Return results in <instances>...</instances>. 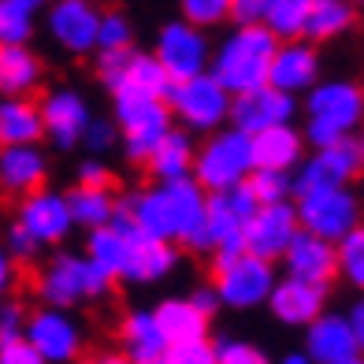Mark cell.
I'll use <instances>...</instances> for the list:
<instances>
[{"mask_svg":"<svg viewBox=\"0 0 364 364\" xmlns=\"http://www.w3.org/2000/svg\"><path fill=\"white\" fill-rule=\"evenodd\" d=\"M4 250H8V257H15V260H34V257L41 253V242L30 235L19 220H11V227L4 230Z\"/></svg>","mask_w":364,"mask_h":364,"instance_id":"40","label":"cell"},{"mask_svg":"<svg viewBox=\"0 0 364 364\" xmlns=\"http://www.w3.org/2000/svg\"><path fill=\"white\" fill-rule=\"evenodd\" d=\"M156 316L164 323V331L175 342H193V338H208V312L193 301V297H168L156 305Z\"/></svg>","mask_w":364,"mask_h":364,"instance_id":"29","label":"cell"},{"mask_svg":"<svg viewBox=\"0 0 364 364\" xmlns=\"http://www.w3.org/2000/svg\"><path fill=\"white\" fill-rule=\"evenodd\" d=\"M264 8H268V0H230V23L235 26L264 23Z\"/></svg>","mask_w":364,"mask_h":364,"instance_id":"44","label":"cell"},{"mask_svg":"<svg viewBox=\"0 0 364 364\" xmlns=\"http://www.w3.org/2000/svg\"><path fill=\"white\" fill-rule=\"evenodd\" d=\"M101 48H134V26H130V19L123 11H105L97 53H101Z\"/></svg>","mask_w":364,"mask_h":364,"instance_id":"38","label":"cell"},{"mask_svg":"<svg viewBox=\"0 0 364 364\" xmlns=\"http://www.w3.org/2000/svg\"><path fill=\"white\" fill-rule=\"evenodd\" d=\"M41 115H45V138L56 149H75L86 138V127L93 119V112L86 105V97L75 90H53L41 97Z\"/></svg>","mask_w":364,"mask_h":364,"instance_id":"19","label":"cell"},{"mask_svg":"<svg viewBox=\"0 0 364 364\" xmlns=\"http://www.w3.org/2000/svg\"><path fill=\"white\" fill-rule=\"evenodd\" d=\"M45 138V115L41 105L23 97H4L0 105V141L4 145H38Z\"/></svg>","mask_w":364,"mask_h":364,"instance_id":"27","label":"cell"},{"mask_svg":"<svg viewBox=\"0 0 364 364\" xmlns=\"http://www.w3.org/2000/svg\"><path fill=\"white\" fill-rule=\"evenodd\" d=\"M297 230H301V216H297L294 201L260 205L250 216V223H245V250H253L268 260H283Z\"/></svg>","mask_w":364,"mask_h":364,"instance_id":"14","label":"cell"},{"mask_svg":"<svg viewBox=\"0 0 364 364\" xmlns=\"http://www.w3.org/2000/svg\"><path fill=\"white\" fill-rule=\"evenodd\" d=\"M297 115V101L294 93L279 90L275 82H264V86H253L245 93H235V108H230V123L250 130V134H260L268 127L279 123H294Z\"/></svg>","mask_w":364,"mask_h":364,"instance_id":"15","label":"cell"},{"mask_svg":"<svg viewBox=\"0 0 364 364\" xmlns=\"http://www.w3.org/2000/svg\"><path fill=\"white\" fill-rule=\"evenodd\" d=\"M112 283L115 279L90 253H56L38 275V297L41 305L75 309L82 301L105 297Z\"/></svg>","mask_w":364,"mask_h":364,"instance_id":"5","label":"cell"},{"mask_svg":"<svg viewBox=\"0 0 364 364\" xmlns=\"http://www.w3.org/2000/svg\"><path fill=\"white\" fill-rule=\"evenodd\" d=\"M287 268V275H297V279H309V283H320V287H331V279L338 275V242H331L316 230H297L290 250L279 260Z\"/></svg>","mask_w":364,"mask_h":364,"instance_id":"18","label":"cell"},{"mask_svg":"<svg viewBox=\"0 0 364 364\" xmlns=\"http://www.w3.org/2000/svg\"><path fill=\"white\" fill-rule=\"evenodd\" d=\"M216 364H264V353L242 338H220L216 342Z\"/></svg>","mask_w":364,"mask_h":364,"instance_id":"42","label":"cell"},{"mask_svg":"<svg viewBox=\"0 0 364 364\" xmlns=\"http://www.w3.org/2000/svg\"><path fill=\"white\" fill-rule=\"evenodd\" d=\"M305 115H309L305 138L312 149L346 141L357 130H364V90L346 78L316 82L305 93Z\"/></svg>","mask_w":364,"mask_h":364,"instance_id":"3","label":"cell"},{"mask_svg":"<svg viewBox=\"0 0 364 364\" xmlns=\"http://www.w3.org/2000/svg\"><path fill=\"white\" fill-rule=\"evenodd\" d=\"M338 279L364 294V223H357L338 242Z\"/></svg>","mask_w":364,"mask_h":364,"instance_id":"34","label":"cell"},{"mask_svg":"<svg viewBox=\"0 0 364 364\" xmlns=\"http://www.w3.org/2000/svg\"><path fill=\"white\" fill-rule=\"evenodd\" d=\"M78 182L82 186H112V171L101 164V156H90V160H82L78 164Z\"/></svg>","mask_w":364,"mask_h":364,"instance_id":"46","label":"cell"},{"mask_svg":"<svg viewBox=\"0 0 364 364\" xmlns=\"http://www.w3.org/2000/svg\"><path fill=\"white\" fill-rule=\"evenodd\" d=\"M119 205L145 235L178 242L193 253H208V245H205L208 190L193 175L175 178V182H153V186H145V190H134Z\"/></svg>","mask_w":364,"mask_h":364,"instance_id":"1","label":"cell"},{"mask_svg":"<svg viewBox=\"0 0 364 364\" xmlns=\"http://www.w3.org/2000/svg\"><path fill=\"white\" fill-rule=\"evenodd\" d=\"M19 4H30L34 11H41V8H48V4H53V0H19Z\"/></svg>","mask_w":364,"mask_h":364,"instance_id":"50","label":"cell"},{"mask_svg":"<svg viewBox=\"0 0 364 364\" xmlns=\"http://www.w3.org/2000/svg\"><path fill=\"white\" fill-rule=\"evenodd\" d=\"M153 53L160 56V63L168 68L175 82L193 78L212 68V45L205 38V26H197L190 19H175L168 26H160Z\"/></svg>","mask_w":364,"mask_h":364,"instance_id":"11","label":"cell"},{"mask_svg":"<svg viewBox=\"0 0 364 364\" xmlns=\"http://www.w3.org/2000/svg\"><path fill=\"white\" fill-rule=\"evenodd\" d=\"M323 305H327V287L297 279V275H283L268 297L272 316L287 327H309L312 320L323 316Z\"/></svg>","mask_w":364,"mask_h":364,"instance_id":"20","label":"cell"},{"mask_svg":"<svg viewBox=\"0 0 364 364\" xmlns=\"http://www.w3.org/2000/svg\"><path fill=\"white\" fill-rule=\"evenodd\" d=\"M168 105L175 112V123L178 127L193 130V134H212V130H220V127L230 123L235 93H230L212 71H201V75H193V78L171 82Z\"/></svg>","mask_w":364,"mask_h":364,"instance_id":"6","label":"cell"},{"mask_svg":"<svg viewBox=\"0 0 364 364\" xmlns=\"http://www.w3.org/2000/svg\"><path fill=\"white\" fill-rule=\"evenodd\" d=\"M190 297H193V301H197V305H201V309L208 312V316H216V312H220V305H223V297H220L216 283H212V287H197Z\"/></svg>","mask_w":364,"mask_h":364,"instance_id":"47","label":"cell"},{"mask_svg":"<svg viewBox=\"0 0 364 364\" xmlns=\"http://www.w3.org/2000/svg\"><path fill=\"white\" fill-rule=\"evenodd\" d=\"M360 149H364V130H360Z\"/></svg>","mask_w":364,"mask_h":364,"instance_id":"51","label":"cell"},{"mask_svg":"<svg viewBox=\"0 0 364 364\" xmlns=\"http://www.w3.org/2000/svg\"><path fill=\"white\" fill-rule=\"evenodd\" d=\"M68 201H71V216H75V227L82 230H97V227H105L115 220V212H119V201L112 197L108 186H78L68 193Z\"/></svg>","mask_w":364,"mask_h":364,"instance_id":"31","label":"cell"},{"mask_svg":"<svg viewBox=\"0 0 364 364\" xmlns=\"http://www.w3.org/2000/svg\"><path fill=\"white\" fill-rule=\"evenodd\" d=\"M250 186L257 190L260 205L290 201V197H294V171H279V168H257V171L250 175Z\"/></svg>","mask_w":364,"mask_h":364,"instance_id":"36","label":"cell"},{"mask_svg":"<svg viewBox=\"0 0 364 364\" xmlns=\"http://www.w3.org/2000/svg\"><path fill=\"white\" fill-rule=\"evenodd\" d=\"M178 8H182V19H190L205 30L230 19V0H178Z\"/></svg>","mask_w":364,"mask_h":364,"instance_id":"37","label":"cell"},{"mask_svg":"<svg viewBox=\"0 0 364 364\" xmlns=\"http://www.w3.org/2000/svg\"><path fill=\"white\" fill-rule=\"evenodd\" d=\"M190 134H193V130L178 127V130H171V134L153 149V156L145 160L153 182H175V178H190L193 175L197 145L190 141Z\"/></svg>","mask_w":364,"mask_h":364,"instance_id":"26","label":"cell"},{"mask_svg":"<svg viewBox=\"0 0 364 364\" xmlns=\"http://www.w3.org/2000/svg\"><path fill=\"white\" fill-rule=\"evenodd\" d=\"M279 53V34H272L264 23L235 26L212 53V75H216L230 93H245L253 86L272 82V60Z\"/></svg>","mask_w":364,"mask_h":364,"instance_id":"2","label":"cell"},{"mask_svg":"<svg viewBox=\"0 0 364 364\" xmlns=\"http://www.w3.org/2000/svg\"><path fill=\"white\" fill-rule=\"evenodd\" d=\"M272 82L287 93H309L320 82V56L312 48V38L279 41V53L272 60Z\"/></svg>","mask_w":364,"mask_h":364,"instance_id":"22","label":"cell"},{"mask_svg":"<svg viewBox=\"0 0 364 364\" xmlns=\"http://www.w3.org/2000/svg\"><path fill=\"white\" fill-rule=\"evenodd\" d=\"M34 38V8L19 0H0V45H26Z\"/></svg>","mask_w":364,"mask_h":364,"instance_id":"35","label":"cell"},{"mask_svg":"<svg viewBox=\"0 0 364 364\" xmlns=\"http://www.w3.org/2000/svg\"><path fill=\"white\" fill-rule=\"evenodd\" d=\"M257 171V153H253V134L242 127H220L197 145L193 160V178L201 182L208 193H223L238 186Z\"/></svg>","mask_w":364,"mask_h":364,"instance_id":"4","label":"cell"},{"mask_svg":"<svg viewBox=\"0 0 364 364\" xmlns=\"http://www.w3.org/2000/svg\"><path fill=\"white\" fill-rule=\"evenodd\" d=\"M101 19L105 11H97L93 0H53L45 8V30L63 53L86 56L97 53V38H101Z\"/></svg>","mask_w":364,"mask_h":364,"instance_id":"12","label":"cell"},{"mask_svg":"<svg viewBox=\"0 0 364 364\" xmlns=\"http://www.w3.org/2000/svg\"><path fill=\"white\" fill-rule=\"evenodd\" d=\"M168 364H216V342L193 338V342H175Z\"/></svg>","mask_w":364,"mask_h":364,"instance_id":"39","label":"cell"},{"mask_svg":"<svg viewBox=\"0 0 364 364\" xmlns=\"http://www.w3.org/2000/svg\"><path fill=\"white\" fill-rule=\"evenodd\" d=\"M119 346L130 364H168L171 335L164 331L156 309H134L119 327Z\"/></svg>","mask_w":364,"mask_h":364,"instance_id":"21","label":"cell"},{"mask_svg":"<svg viewBox=\"0 0 364 364\" xmlns=\"http://www.w3.org/2000/svg\"><path fill=\"white\" fill-rule=\"evenodd\" d=\"M11 260H15V257H4V260H0V287H8L11 279H15V268H11Z\"/></svg>","mask_w":364,"mask_h":364,"instance_id":"49","label":"cell"},{"mask_svg":"<svg viewBox=\"0 0 364 364\" xmlns=\"http://www.w3.org/2000/svg\"><path fill=\"white\" fill-rule=\"evenodd\" d=\"M175 260H178L175 242L153 238V235H145V230H134L123 279L127 283H160V279H168L175 272Z\"/></svg>","mask_w":364,"mask_h":364,"instance_id":"24","label":"cell"},{"mask_svg":"<svg viewBox=\"0 0 364 364\" xmlns=\"http://www.w3.org/2000/svg\"><path fill=\"white\" fill-rule=\"evenodd\" d=\"M305 149L309 138L305 130H297L294 123H279L253 134V153H257V168H279V171H297L305 164Z\"/></svg>","mask_w":364,"mask_h":364,"instance_id":"23","label":"cell"},{"mask_svg":"<svg viewBox=\"0 0 364 364\" xmlns=\"http://www.w3.org/2000/svg\"><path fill=\"white\" fill-rule=\"evenodd\" d=\"M275 264L279 260H268L253 250H242L235 257H216L212 272H216V290L223 297V309L245 312V309L268 305V297L279 283Z\"/></svg>","mask_w":364,"mask_h":364,"instance_id":"7","label":"cell"},{"mask_svg":"<svg viewBox=\"0 0 364 364\" xmlns=\"http://www.w3.org/2000/svg\"><path fill=\"white\" fill-rule=\"evenodd\" d=\"M171 82L175 78L168 75L156 53H134L112 97H168Z\"/></svg>","mask_w":364,"mask_h":364,"instance_id":"28","label":"cell"},{"mask_svg":"<svg viewBox=\"0 0 364 364\" xmlns=\"http://www.w3.org/2000/svg\"><path fill=\"white\" fill-rule=\"evenodd\" d=\"M350 320H353V327H357V338H360V350H364V294L353 301V309H350Z\"/></svg>","mask_w":364,"mask_h":364,"instance_id":"48","label":"cell"},{"mask_svg":"<svg viewBox=\"0 0 364 364\" xmlns=\"http://www.w3.org/2000/svg\"><path fill=\"white\" fill-rule=\"evenodd\" d=\"M360 171H364L360 138H346L335 145L312 149L305 164L294 171V193H309V190H323V186H350Z\"/></svg>","mask_w":364,"mask_h":364,"instance_id":"10","label":"cell"},{"mask_svg":"<svg viewBox=\"0 0 364 364\" xmlns=\"http://www.w3.org/2000/svg\"><path fill=\"white\" fill-rule=\"evenodd\" d=\"M26 338L41 350L45 364H71L82 353V331L71 316V309L45 305L26 320Z\"/></svg>","mask_w":364,"mask_h":364,"instance_id":"13","label":"cell"},{"mask_svg":"<svg viewBox=\"0 0 364 364\" xmlns=\"http://www.w3.org/2000/svg\"><path fill=\"white\" fill-rule=\"evenodd\" d=\"M115 123L123 130V153L145 164L153 149L175 130V112L168 97H115Z\"/></svg>","mask_w":364,"mask_h":364,"instance_id":"8","label":"cell"},{"mask_svg":"<svg viewBox=\"0 0 364 364\" xmlns=\"http://www.w3.org/2000/svg\"><path fill=\"white\" fill-rule=\"evenodd\" d=\"M115 138H123V130H119V123L115 119H90V127H86V138H82V145L90 149V153H108V149L115 145Z\"/></svg>","mask_w":364,"mask_h":364,"instance_id":"41","label":"cell"},{"mask_svg":"<svg viewBox=\"0 0 364 364\" xmlns=\"http://www.w3.org/2000/svg\"><path fill=\"white\" fill-rule=\"evenodd\" d=\"M26 335V316L19 305H4L0 309V342H11V338H23Z\"/></svg>","mask_w":364,"mask_h":364,"instance_id":"45","label":"cell"},{"mask_svg":"<svg viewBox=\"0 0 364 364\" xmlns=\"http://www.w3.org/2000/svg\"><path fill=\"white\" fill-rule=\"evenodd\" d=\"M297 216H301L305 230L342 242L350 230L360 223V201L350 186H323V190H309V193H294Z\"/></svg>","mask_w":364,"mask_h":364,"instance_id":"9","label":"cell"},{"mask_svg":"<svg viewBox=\"0 0 364 364\" xmlns=\"http://www.w3.org/2000/svg\"><path fill=\"white\" fill-rule=\"evenodd\" d=\"M305 350H309L312 364H357V360H364L350 312L346 316H327L323 312L320 320H312L305 327Z\"/></svg>","mask_w":364,"mask_h":364,"instance_id":"17","label":"cell"},{"mask_svg":"<svg viewBox=\"0 0 364 364\" xmlns=\"http://www.w3.org/2000/svg\"><path fill=\"white\" fill-rule=\"evenodd\" d=\"M312 0H268L264 8V26L279 34V41L290 38H305V23H309Z\"/></svg>","mask_w":364,"mask_h":364,"instance_id":"33","label":"cell"},{"mask_svg":"<svg viewBox=\"0 0 364 364\" xmlns=\"http://www.w3.org/2000/svg\"><path fill=\"white\" fill-rule=\"evenodd\" d=\"M0 364H45V357H41L38 346L23 335V338L0 342Z\"/></svg>","mask_w":364,"mask_h":364,"instance_id":"43","label":"cell"},{"mask_svg":"<svg viewBox=\"0 0 364 364\" xmlns=\"http://www.w3.org/2000/svg\"><path fill=\"white\" fill-rule=\"evenodd\" d=\"M15 220H19L41 245L63 242L71 235V227H75L68 193H56V190H45V186L23 197L19 208H15Z\"/></svg>","mask_w":364,"mask_h":364,"instance_id":"16","label":"cell"},{"mask_svg":"<svg viewBox=\"0 0 364 364\" xmlns=\"http://www.w3.org/2000/svg\"><path fill=\"white\" fill-rule=\"evenodd\" d=\"M353 4L357 0H312L309 23H305V38L312 41H331L342 38L353 26Z\"/></svg>","mask_w":364,"mask_h":364,"instance_id":"32","label":"cell"},{"mask_svg":"<svg viewBox=\"0 0 364 364\" xmlns=\"http://www.w3.org/2000/svg\"><path fill=\"white\" fill-rule=\"evenodd\" d=\"M48 160L38 145H4L0 153V186L15 197H26L45 186Z\"/></svg>","mask_w":364,"mask_h":364,"instance_id":"25","label":"cell"},{"mask_svg":"<svg viewBox=\"0 0 364 364\" xmlns=\"http://www.w3.org/2000/svg\"><path fill=\"white\" fill-rule=\"evenodd\" d=\"M38 82H41V60L26 45H0V90L23 97Z\"/></svg>","mask_w":364,"mask_h":364,"instance_id":"30","label":"cell"}]
</instances>
